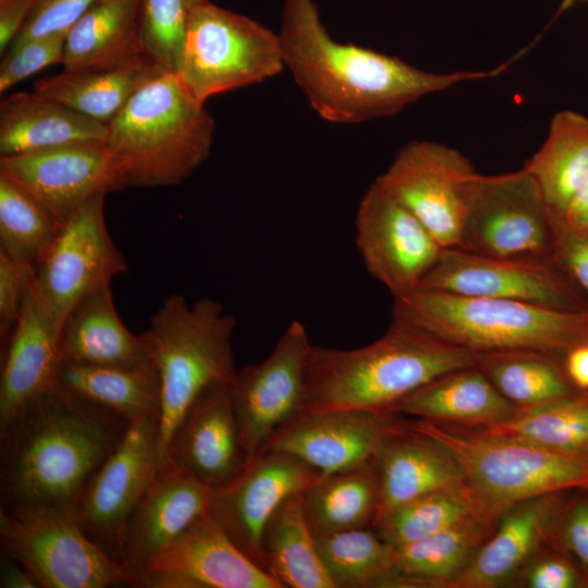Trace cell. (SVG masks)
I'll return each instance as SVG.
<instances>
[{
    "label": "cell",
    "mask_w": 588,
    "mask_h": 588,
    "mask_svg": "<svg viewBox=\"0 0 588 588\" xmlns=\"http://www.w3.org/2000/svg\"><path fill=\"white\" fill-rule=\"evenodd\" d=\"M282 58L314 111L339 124L401 111L424 96L505 70L432 73L368 48L333 39L315 0H283L278 33Z\"/></svg>",
    "instance_id": "1"
},
{
    "label": "cell",
    "mask_w": 588,
    "mask_h": 588,
    "mask_svg": "<svg viewBox=\"0 0 588 588\" xmlns=\"http://www.w3.org/2000/svg\"><path fill=\"white\" fill-rule=\"evenodd\" d=\"M130 425L56 382L0 426V509L72 513Z\"/></svg>",
    "instance_id": "2"
},
{
    "label": "cell",
    "mask_w": 588,
    "mask_h": 588,
    "mask_svg": "<svg viewBox=\"0 0 588 588\" xmlns=\"http://www.w3.org/2000/svg\"><path fill=\"white\" fill-rule=\"evenodd\" d=\"M477 357L393 316L385 332L366 346L339 350L311 345L303 409L389 413L395 403L431 380L476 365Z\"/></svg>",
    "instance_id": "3"
},
{
    "label": "cell",
    "mask_w": 588,
    "mask_h": 588,
    "mask_svg": "<svg viewBox=\"0 0 588 588\" xmlns=\"http://www.w3.org/2000/svg\"><path fill=\"white\" fill-rule=\"evenodd\" d=\"M107 146L125 187L181 183L210 154L215 120L175 72L146 82L108 123Z\"/></svg>",
    "instance_id": "4"
},
{
    "label": "cell",
    "mask_w": 588,
    "mask_h": 588,
    "mask_svg": "<svg viewBox=\"0 0 588 588\" xmlns=\"http://www.w3.org/2000/svg\"><path fill=\"white\" fill-rule=\"evenodd\" d=\"M393 316L476 354L531 350L563 357L588 343V311L416 289L394 298Z\"/></svg>",
    "instance_id": "5"
},
{
    "label": "cell",
    "mask_w": 588,
    "mask_h": 588,
    "mask_svg": "<svg viewBox=\"0 0 588 588\" xmlns=\"http://www.w3.org/2000/svg\"><path fill=\"white\" fill-rule=\"evenodd\" d=\"M236 319L209 296L188 304L166 297L143 333L161 384L160 452L162 462L181 417L208 384L232 382V335Z\"/></svg>",
    "instance_id": "6"
},
{
    "label": "cell",
    "mask_w": 588,
    "mask_h": 588,
    "mask_svg": "<svg viewBox=\"0 0 588 588\" xmlns=\"http://www.w3.org/2000/svg\"><path fill=\"white\" fill-rule=\"evenodd\" d=\"M408 422L446 446L467 485L502 514L534 497L588 491V458L479 427L417 418Z\"/></svg>",
    "instance_id": "7"
},
{
    "label": "cell",
    "mask_w": 588,
    "mask_h": 588,
    "mask_svg": "<svg viewBox=\"0 0 588 588\" xmlns=\"http://www.w3.org/2000/svg\"><path fill=\"white\" fill-rule=\"evenodd\" d=\"M283 68L278 33L209 0L187 10L176 74L199 101L259 84Z\"/></svg>",
    "instance_id": "8"
},
{
    "label": "cell",
    "mask_w": 588,
    "mask_h": 588,
    "mask_svg": "<svg viewBox=\"0 0 588 588\" xmlns=\"http://www.w3.org/2000/svg\"><path fill=\"white\" fill-rule=\"evenodd\" d=\"M2 553L28 568L41 588L135 586L136 577L99 548L71 512L1 510Z\"/></svg>",
    "instance_id": "9"
},
{
    "label": "cell",
    "mask_w": 588,
    "mask_h": 588,
    "mask_svg": "<svg viewBox=\"0 0 588 588\" xmlns=\"http://www.w3.org/2000/svg\"><path fill=\"white\" fill-rule=\"evenodd\" d=\"M457 247L488 257L553 255L550 211L526 169L476 175Z\"/></svg>",
    "instance_id": "10"
},
{
    "label": "cell",
    "mask_w": 588,
    "mask_h": 588,
    "mask_svg": "<svg viewBox=\"0 0 588 588\" xmlns=\"http://www.w3.org/2000/svg\"><path fill=\"white\" fill-rule=\"evenodd\" d=\"M418 289L588 311L587 296L553 255L488 257L458 247L444 248Z\"/></svg>",
    "instance_id": "11"
},
{
    "label": "cell",
    "mask_w": 588,
    "mask_h": 588,
    "mask_svg": "<svg viewBox=\"0 0 588 588\" xmlns=\"http://www.w3.org/2000/svg\"><path fill=\"white\" fill-rule=\"evenodd\" d=\"M106 195L97 194L63 223L34 269L30 289L60 327L85 295L127 270L106 225Z\"/></svg>",
    "instance_id": "12"
},
{
    "label": "cell",
    "mask_w": 588,
    "mask_h": 588,
    "mask_svg": "<svg viewBox=\"0 0 588 588\" xmlns=\"http://www.w3.org/2000/svg\"><path fill=\"white\" fill-rule=\"evenodd\" d=\"M478 172L457 149L414 140L375 182L409 210L444 248L457 247L469 189Z\"/></svg>",
    "instance_id": "13"
},
{
    "label": "cell",
    "mask_w": 588,
    "mask_h": 588,
    "mask_svg": "<svg viewBox=\"0 0 588 588\" xmlns=\"http://www.w3.org/2000/svg\"><path fill=\"white\" fill-rule=\"evenodd\" d=\"M161 463L160 418L144 417L131 422L72 511L84 532L119 563L125 524Z\"/></svg>",
    "instance_id": "14"
},
{
    "label": "cell",
    "mask_w": 588,
    "mask_h": 588,
    "mask_svg": "<svg viewBox=\"0 0 588 588\" xmlns=\"http://www.w3.org/2000/svg\"><path fill=\"white\" fill-rule=\"evenodd\" d=\"M310 347L305 324L295 319L262 362L236 371L231 396L248 461L275 429L303 409Z\"/></svg>",
    "instance_id": "15"
},
{
    "label": "cell",
    "mask_w": 588,
    "mask_h": 588,
    "mask_svg": "<svg viewBox=\"0 0 588 588\" xmlns=\"http://www.w3.org/2000/svg\"><path fill=\"white\" fill-rule=\"evenodd\" d=\"M355 232L367 271L393 298L418 289L444 250L430 231L376 182L359 201Z\"/></svg>",
    "instance_id": "16"
},
{
    "label": "cell",
    "mask_w": 588,
    "mask_h": 588,
    "mask_svg": "<svg viewBox=\"0 0 588 588\" xmlns=\"http://www.w3.org/2000/svg\"><path fill=\"white\" fill-rule=\"evenodd\" d=\"M320 473L280 452H260L224 485L211 489L209 512L233 543L267 571L266 524L290 495L303 492Z\"/></svg>",
    "instance_id": "17"
},
{
    "label": "cell",
    "mask_w": 588,
    "mask_h": 588,
    "mask_svg": "<svg viewBox=\"0 0 588 588\" xmlns=\"http://www.w3.org/2000/svg\"><path fill=\"white\" fill-rule=\"evenodd\" d=\"M404 416L357 409L304 411L281 425L260 452L292 455L322 475L375 460Z\"/></svg>",
    "instance_id": "18"
},
{
    "label": "cell",
    "mask_w": 588,
    "mask_h": 588,
    "mask_svg": "<svg viewBox=\"0 0 588 588\" xmlns=\"http://www.w3.org/2000/svg\"><path fill=\"white\" fill-rule=\"evenodd\" d=\"M0 175L24 187L64 222L97 194L125 188L106 142L0 156Z\"/></svg>",
    "instance_id": "19"
},
{
    "label": "cell",
    "mask_w": 588,
    "mask_h": 588,
    "mask_svg": "<svg viewBox=\"0 0 588 588\" xmlns=\"http://www.w3.org/2000/svg\"><path fill=\"white\" fill-rule=\"evenodd\" d=\"M136 587L283 588L233 543L209 511L137 576Z\"/></svg>",
    "instance_id": "20"
},
{
    "label": "cell",
    "mask_w": 588,
    "mask_h": 588,
    "mask_svg": "<svg viewBox=\"0 0 588 588\" xmlns=\"http://www.w3.org/2000/svg\"><path fill=\"white\" fill-rule=\"evenodd\" d=\"M231 383L212 382L198 393L176 425L163 460L210 489L231 480L248 462Z\"/></svg>",
    "instance_id": "21"
},
{
    "label": "cell",
    "mask_w": 588,
    "mask_h": 588,
    "mask_svg": "<svg viewBox=\"0 0 588 588\" xmlns=\"http://www.w3.org/2000/svg\"><path fill=\"white\" fill-rule=\"evenodd\" d=\"M210 492L209 487L171 461L161 463L122 534L121 563L136 580L196 518L209 511Z\"/></svg>",
    "instance_id": "22"
},
{
    "label": "cell",
    "mask_w": 588,
    "mask_h": 588,
    "mask_svg": "<svg viewBox=\"0 0 588 588\" xmlns=\"http://www.w3.org/2000/svg\"><path fill=\"white\" fill-rule=\"evenodd\" d=\"M573 491L534 497L507 509L467 567L445 588H495L518 578L530 560L554 541Z\"/></svg>",
    "instance_id": "23"
},
{
    "label": "cell",
    "mask_w": 588,
    "mask_h": 588,
    "mask_svg": "<svg viewBox=\"0 0 588 588\" xmlns=\"http://www.w3.org/2000/svg\"><path fill=\"white\" fill-rule=\"evenodd\" d=\"M376 461L379 503L375 520L418 497L467 486L463 470L449 449L412 427L405 416L384 442Z\"/></svg>",
    "instance_id": "24"
},
{
    "label": "cell",
    "mask_w": 588,
    "mask_h": 588,
    "mask_svg": "<svg viewBox=\"0 0 588 588\" xmlns=\"http://www.w3.org/2000/svg\"><path fill=\"white\" fill-rule=\"evenodd\" d=\"M60 362V324L29 286L19 320L4 345L0 426L56 383Z\"/></svg>",
    "instance_id": "25"
},
{
    "label": "cell",
    "mask_w": 588,
    "mask_h": 588,
    "mask_svg": "<svg viewBox=\"0 0 588 588\" xmlns=\"http://www.w3.org/2000/svg\"><path fill=\"white\" fill-rule=\"evenodd\" d=\"M61 360L89 365L143 368L152 366L144 334H134L122 322L110 284L85 295L60 327Z\"/></svg>",
    "instance_id": "26"
},
{
    "label": "cell",
    "mask_w": 588,
    "mask_h": 588,
    "mask_svg": "<svg viewBox=\"0 0 588 588\" xmlns=\"http://www.w3.org/2000/svg\"><path fill=\"white\" fill-rule=\"evenodd\" d=\"M517 412L477 363L431 380L389 409L391 414L466 427L497 425Z\"/></svg>",
    "instance_id": "27"
},
{
    "label": "cell",
    "mask_w": 588,
    "mask_h": 588,
    "mask_svg": "<svg viewBox=\"0 0 588 588\" xmlns=\"http://www.w3.org/2000/svg\"><path fill=\"white\" fill-rule=\"evenodd\" d=\"M143 59L140 0H98L68 30L62 65L100 71Z\"/></svg>",
    "instance_id": "28"
},
{
    "label": "cell",
    "mask_w": 588,
    "mask_h": 588,
    "mask_svg": "<svg viewBox=\"0 0 588 588\" xmlns=\"http://www.w3.org/2000/svg\"><path fill=\"white\" fill-rule=\"evenodd\" d=\"M500 516L486 515L417 541L393 547V565L380 587L445 588L494 531Z\"/></svg>",
    "instance_id": "29"
},
{
    "label": "cell",
    "mask_w": 588,
    "mask_h": 588,
    "mask_svg": "<svg viewBox=\"0 0 588 588\" xmlns=\"http://www.w3.org/2000/svg\"><path fill=\"white\" fill-rule=\"evenodd\" d=\"M107 138V125L35 90L10 94L0 102V156Z\"/></svg>",
    "instance_id": "30"
},
{
    "label": "cell",
    "mask_w": 588,
    "mask_h": 588,
    "mask_svg": "<svg viewBox=\"0 0 588 588\" xmlns=\"http://www.w3.org/2000/svg\"><path fill=\"white\" fill-rule=\"evenodd\" d=\"M56 382L128 422L161 415V384L154 365L120 368L61 360Z\"/></svg>",
    "instance_id": "31"
},
{
    "label": "cell",
    "mask_w": 588,
    "mask_h": 588,
    "mask_svg": "<svg viewBox=\"0 0 588 588\" xmlns=\"http://www.w3.org/2000/svg\"><path fill=\"white\" fill-rule=\"evenodd\" d=\"M523 168L535 179L550 213L561 217L588 184V118L558 112L546 140Z\"/></svg>",
    "instance_id": "32"
},
{
    "label": "cell",
    "mask_w": 588,
    "mask_h": 588,
    "mask_svg": "<svg viewBox=\"0 0 588 588\" xmlns=\"http://www.w3.org/2000/svg\"><path fill=\"white\" fill-rule=\"evenodd\" d=\"M163 70L149 59L109 70L63 71L38 79L34 90L105 125Z\"/></svg>",
    "instance_id": "33"
},
{
    "label": "cell",
    "mask_w": 588,
    "mask_h": 588,
    "mask_svg": "<svg viewBox=\"0 0 588 588\" xmlns=\"http://www.w3.org/2000/svg\"><path fill=\"white\" fill-rule=\"evenodd\" d=\"M305 516L314 534L371 527L379 503L377 461L320 475L302 492Z\"/></svg>",
    "instance_id": "34"
},
{
    "label": "cell",
    "mask_w": 588,
    "mask_h": 588,
    "mask_svg": "<svg viewBox=\"0 0 588 588\" xmlns=\"http://www.w3.org/2000/svg\"><path fill=\"white\" fill-rule=\"evenodd\" d=\"M267 572L283 588H334L305 516L302 492L286 498L262 534Z\"/></svg>",
    "instance_id": "35"
},
{
    "label": "cell",
    "mask_w": 588,
    "mask_h": 588,
    "mask_svg": "<svg viewBox=\"0 0 588 588\" xmlns=\"http://www.w3.org/2000/svg\"><path fill=\"white\" fill-rule=\"evenodd\" d=\"M477 366L518 409L543 406L584 391L568 377L563 357L540 351L481 353Z\"/></svg>",
    "instance_id": "36"
},
{
    "label": "cell",
    "mask_w": 588,
    "mask_h": 588,
    "mask_svg": "<svg viewBox=\"0 0 588 588\" xmlns=\"http://www.w3.org/2000/svg\"><path fill=\"white\" fill-rule=\"evenodd\" d=\"M486 515L502 513L467 485L418 497L376 519L371 528L384 542L397 547Z\"/></svg>",
    "instance_id": "37"
},
{
    "label": "cell",
    "mask_w": 588,
    "mask_h": 588,
    "mask_svg": "<svg viewBox=\"0 0 588 588\" xmlns=\"http://www.w3.org/2000/svg\"><path fill=\"white\" fill-rule=\"evenodd\" d=\"M64 221L24 187L0 175V250L35 268Z\"/></svg>",
    "instance_id": "38"
},
{
    "label": "cell",
    "mask_w": 588,
    "mask_h": 588,
    "mask_svg": "<svg viewBox=\"0 0 588 588\" xmlns=\"http://www.w3.org/2000/svg\"><path fill=\"white\" fill-rule=\"evenodd\" d=\"M334 588L380 587L393 565V547L371 527L314 534Z\"/></svg>",
    "instance_id": "39"
},
{
    "label": "cell",
    "mask_w": 588,
    "mask_h": 588,
    "mask_svg": "<svg viewBox=\"0 0 588 588\" xmlns=\"http://www.w3.org/2000/svg\"><path fill=\"white\" fill-rule=\"evenodd\" d=\"M479 428L588 458V391L543 406L518 409L503 422Z\"/></svg>",
    "instance_id": "40"
},
{
    "label": "cell",
    "mask_w": 588,
    "mask_h": 588,
    "mask_svg": "<svg viewBox=\"0 0 588 588\" xmlns=\"http://www.w3.org/2000/svg\"><path fill=\"white\" fill-rule=\"evenodd\" d=\"M184 0H140V38L145 56L167 72L177 70L185 35Z\"/></svg>",
    "instance_id": "41"
},
{
    "label": "cell",
    "mask_w": 588,
    "mask_h": 588,
    "mask_svg": "<svg viewBox=\"0 0 588 588\" xmlns=\"http://www.w3.org/2000/svg\"><path fill=\"white\" fill-rule=\"evenodd\" d=\"M65 37L66 33H57L10 48L0 64V93L52 64H62Z\"/></svg>",
    "instance_id": "42"
},
{
    "label": "cell",
    "mask_w": 588,
    "mask_h": 588,
    "mask_svg": "<svg viewBox=\"0 0 588 588\" xmlns=\"http://www.w3.org/2000/svg\"><path fill=\"white\" fill-rule=\"evenodd\" d=\"M97 1L36 0L27 20L10 48L33 38L57 33H68L70 27Z\"/></svg>",
    "instance_id": "43"
},
{
    "label": "cell",
    "mask_w": 588,
    "mask_h": 588,
    "mask_svg": "<svg viewBox=\"0 0 588 588\" xmlns=\"http://www.w3.org/2000/svg\"><path fill=\"white\" fill-rule=\"evenodd\" d=\"M519 577L530 588H587L573 559L554 541L530 560Z\"/></svg>",
    "instance_id": "44"
},
{
    "label": "cell",
    "mask_w": 588,
    "mask_h": 588,
    "mask_svg": "<svg viewBox=\"0 0 588 588\" xmlns=\"http://www.w3.org/2000/svg\"><path fill=\"white\" fill-rule=\"evenodd\" d=\"M554 543L573 559L588 587V491L575 490L571 493L558 525Z\"/></svg>",
    "instance_id": "45"
},
{
    "label": "cell",
    "mask_w": 588,
    "mask_h": 588,
    "mask_svg": "<svg viewBox=\"0 0 588 588\" xmlns=\"http://www.w3.org/2000/svg\"><path fill=\"white\" fill-rule=\"evenodd\" d=\"M550 217L553 257L588 298V230L572 226L551 213Z\"/></svg>",
    "instance_id": "46"
},
{
    "label": "cell",
    "mask_w": 588,
    "mask_h": 588,
    "mask_svg": "<svg viewBox=\"0 0 588 588\" xmlns=\"http://www.w3.org/2000/svg\"><path fill=\"white\" fill-rule=\"evenodd\" d=\"M33 267L12 260L0 250V336L8 342L21 314L25 295L30 286Z\"/></svg>",
    "instance_id": "47"
},
{
    "label": "cell",
    "mask_w": 588,
    "mask_h": 588,
    "mask_svg": "<svg viewBox=\"0 0 588 588\" xmlns=\"http://www.w3.org/2000/svg\"><path fill=\"white\" fill-rule=\"evenodd\" d=\"M36 0H0V52L10 48Z\"/></svg>",
    "instance_id": "48"
},
{
    "label": "cell",
    "mask_w": 588,
    "mask_h": 588,
    "mask_svg": "<svg viewBox=\"0 0 588 588\" xmlns=\"http://www.w3.org/2000/svg\"><path fill=\"white\" fill-rule=\"evenodd\" d=\"M0 587L41 588V585L28 568L2 553L0 560Z\"/></svg>",
    "instance_id": "49"
},
{
    "label": "cell",
    "mask_w": 588,
    "mask_h": 588,
    "mask_svg": "<svg viewBox=\"0 0 588 588\" xmlns=\"http://www.w3.org/2000/svg\"><path fill=\"white\" fill-rule=\"evenodd\" d=\"M564 366L573 383L588 391V343L572 348L564 356Z\"/></svg>",
    "instance_id": "50"
},
{
    "label": "cell",
    "mask_w": 588,
    "mask_h": 588,
    "mask_svg": "<svg viewBox=\"0 0 588 588\" xmlns=\"http://www.w3.org/2000/svg\"><path fill=\"white\" fill-rule=\"evenodd\" d=\"M556 218L572 226L588 230V184L571 201L564 213Z\"/></svg>",
    "instance_id": "51"
},
{
    "label": "cell",
    "mask_w": 588,
    "mask_h": 588,
    "mask_svg": "<svg viewBox=\"0 0 588 588\" xmlns=\"http://www.w3.org/2000/svg\"><path fill=\"white\" fill-rule=\"evenodd\" d=\"M184 1H185V5H186V8L188 10V9H191V8L197 5V4H199V3H201V2H204L206 0H184Z\"/></svg>",
    "instance_id": "52"
}]
</instances>
